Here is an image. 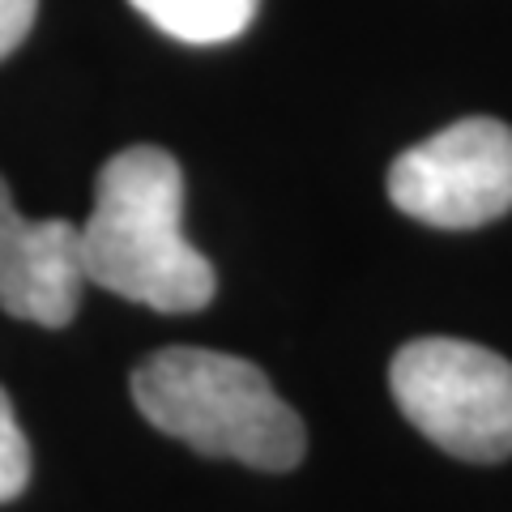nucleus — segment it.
Masks as SVG:
<instances>
[{"mask_svg": "<svg viewBox=\"0 0 512 512\" xmlns=\"http://www.w3.org/2000/svg\"><path fill=\"white\" fill-rule=\"evenodd\" d=\"M184 175L158 146H128L99 171L94 210L77 227L86 282L154 312L214 299V265L184 239Z\"/></svg>", "mask_w": 512, "mask_h": 512, "instance_id": "1", "label": "nucleus"}, {"mask_svg": "<svg viewBox=\"0 0 512 512\" xmlns=\"http://www.w3.org/2000/svg\"><path fill=\"white\" fill-rule=\"evenodd\" d=\"M133 402L146 419L205 457L252 470H291L303 457L299 414L248 359L201 346H167L133 372Z\"/></svg>", "mask_w": 512, "mask_h": 512, "instance_id": "2", "label": "nucleus"}, {"mask_svg": "<svg viewBox=\"0 0 512 512\" xmlns=\"http://www.w3.org/2000/svg\"><path fill=\"white\" fill-rule=\"evenodd\" d=\"M389 384L402 414L461 461L512 457V363L487 346L419 338L393 355Z\"/></svg>", "mask_w": 512, "mask_h": 512, "instance_id": "3", "label": "nucleus"}, {"mask_svg": "<svg viewBox=\"0 0 512 512\" xmlns=\"http://www.w3.org/2000/svg\"><path fill=\"white\" fill-rule=\"evenodd\" d=\"M402 214L444 231H470L512 210V128L470 116L410 146L389 167Z\"/></svg>", "mask_w": 512, "mask_h": 512, "instance_id": "4", "label": "nucleus"}, {"mask_svg": "<svg viewBox=\"0 0 512 512\" xmlns=\"http://www.w3.org/2000/svg\"><path fill=\"white\" fill-rule=\"evenodd\" d=\"M82 235L69 218L30 222L0 175V308L18 320L60 329L82 303Z\"/></svg>", "mask_w": 512, "mask_h": 512, "instance_id": "5", "label": "nucleus"}, {"mask_svg": "<svg viewBox=\"0 0 512 512\" xmlns=\"http://www.w3.org/2000/svg\"><path fill=\"white\" fill-rule=\"evenodd\" d=\"M137 13L180 43H227L244 35L256 0H128Z\"/></svg>", "mask_w": 512, "mask_h": 512, "instance_id": "6", "label": "nucleus"}, {"mask_svg": "<svg viewBox=\"0 0 512 512\" xmlns=\"http://www.w3.org/2000/svg\"><path fill=\"white\" fill-rule=\"evenodd\" d=\"M30 478V444L18 427V414H13L9 393L0 389V504L22 495Z\"/></svg>", "mask_w": 512, "mask_h": 512, "instance_id": "7", "label": "nucleus"}, {"mask_svg": "<svg viewBox=\"0 0 512 512\" xmlns=\"http://www.w3.org/2000/svg\"><path fill=\"white\" fill-rule=\"evenodd\" d=\"M35 9H39V0H0V60L35 26Z\"/></svg>", "mask_w": 512, "mask_h": 512, "instance_id": "8", "label": "nucleus"}]
</instances>
